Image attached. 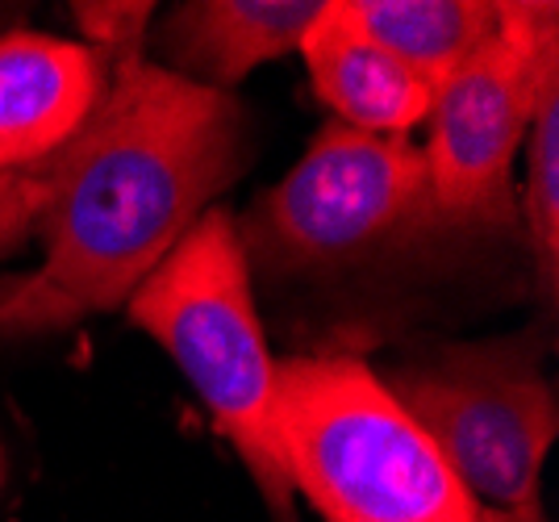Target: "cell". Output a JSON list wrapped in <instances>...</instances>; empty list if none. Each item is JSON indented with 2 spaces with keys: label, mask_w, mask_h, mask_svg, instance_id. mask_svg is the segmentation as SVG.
Listing matches in <instances>:
<instances>
[{
  "label": "cell",
  "mask_w": 559,
  "mask_h": 522,
  "mask_svg": "<svg viewBox=\"0 0 559 522\" xmlns=\"http://www.w3.org/2000/svg\"><path fill=\"white\" fill-rule=\"evenodd\" d=\"M63 151L34 164L43 260L0 285V334H50L126 309L247 167L242 105L130 50Z\"/></svg>",
  "instance_id": "6da1fadb"
},
{
  "label": "cell",
  "mask_w": 559,
  "mask_h": 522,
  "mask_svg": "<svg viewBox=\"0 0 559 522\" xmlns=\"http://www.w3.org/2000/svg\"><path fill=\"white\" fill-rule=\"evenodd\" d=\"M559 84V4L510 0L501 34L435 88L421 146L447 230L513 222V159L543 93Z\"/></svg>",
  "instance_id": "8992f818"
},
{
  "label": "cell",
  "mask_w": 559,
  "mask_h": 522,
  "mask_svg": "<svg viewBox=\"0 0 559 522\" xmlns=\"http://www.w3.org/2000/svg\"><path fill=\"white\" fill-rule=\"evenodd\" d=\"M238 451L263 501L293 522V485L276 430V359L255 313V285L226 210H205L126 301Z\"/></svg>",
  "instance_id": "3957f363"
},
{
  "label": "cell",
  "mask_w": 559,
  "mask_h": 522,
  "mask_svg": "<svg viewBox=\"0 0 559 522\" xmlns=\"http://www.w3.org/2000/svg\"><path fill=\"white\" fill-rule=\"evenodd\" d=\"M447 230L421 146L326 121L301 164L234 217L251 281L334 276Z\"/></svg>",
  "instance_id": "277c9868"
},
{
  "label": "cell",
  "mask_w": 559,
  "mask_h": 522,
  "mask_svg": "<svg viewBox=\"0 0 559 522\" xmlns=\"http://www.w3.org/2000/svg\"><path fill=\"white\" fill-rule=\"evenodd\" d=\"M326 0H188L159 29V68L230 93L247 75L301 50Z\"/></svg>",
  "instance_id": "ba28073f"
},
{
  "label": "cell",
  "mask_w": 559,
  "mask_h": 522,
  "mask_svg": "<svg viewBox=\"0 0 559 522\" xmlns=\"http://www.w3.org/2000/svg\"><path fill=\"white\" fill-rule=\"evenodd\" d=\"M276 430L288 485L322 522H485L364 359H276Z\"/></svg>",
  "instance_id": "7a4b0ae2"
},
{
  "label": "cell",
  "mask_w": 559,
  "mask_h": 522,
  "mask_svg": "<svg viewBox=\"0 0 559 522\" xmlns=\"http://www.w3.org/2000/svg\"><path fill=\"white\" fill-rule=\"evenodd\" d=\"M71 13L84 25V47L100 63H114L130 50H142V29L155 4H71Z\"/></svg>",
  "instance_id": "7c38bea8"
},
{
  "label": "cell",
  "mask_w": 559,
  "mask_h": 522,
  "mask_svg": "<svg viewBox=\"0 0 559 522\" xmlns=\"http://www.w3.org/2000/svg\"><path fill=\"white\" fill-rule=\"evenodd\" d=\"M485 522H543L538 485L559 435L551 377L531 339L443 343L384 372Z\"/></svg>",
  "instance_id": "5b68a950"
},
{
  "label": "cell",
  "mask_w": 559,
  "mask_h": 522,
  "mask_svg": "<svg viewBox=\"0 0 559 522\" xmlns=\"http://www.w3.org/2000/svg\"><path fill=\"white\" fill-rule=\"evenodd\" d=\"M4 476H9V460H4V443H0V494H4Z\"/></svg>",
  "instance_id": "5bb4252c"
},
{
  "label": "cell",
  "mask_w": 559,
  "mask_h": 522,
  "mask_svg": "<svg viewBox=\"0 0 559 522\" xmlns=\"http://www.w3.org/2000/svg\"><path fill=\"white\" fill-rule=\"evenodd\" d=\"M34 214H38L34 167L0 176V256L13 251L25 235H34Z\"/></svg>",
  "instance_id": "4fadbf2b"
},
{
  "label": "cell",
  "mask_w": 559,
  "mask_h": 522,
  "mask_svg": "<svg viewBox=\"0 0 559 522\" xmlns=\"http://www.w3.org/2000/svg\"><path fill=\"white\" fill-rule=\"evenodd\" d=\"M510 0H343V13L430 88L492 43Z\"/></svg>",
  "instance_id": "30bf717a"
},
{
  "label": "cell",
  "mask_w": 559,
  "mask_h": 522,
  "mask_svg": "<svg viewBox=\"0 0 559 522\" xmlns=\"http://www.w3.org/2000/svg\"><path fill=\"white\" fill-rule=\"evenodd\" d=\"M301 55L313 96L338 126L405 139V130L430 118L435 88L350 22L343 0H326L322 17L305 34Z\"/></svg>",
  "instance_id": "9c48e42d"
},
{
  "label": "cell",
  "mask_w": 559,
  "mask_h": 522,
  "mask_svg": "<svg viewBox=\"0 0 559 522\" xmlns=\"http://www.w3.org/2000/svg\"><path fill=\"white\" fill-rule=\"evenodd\" d=\"M109 68L75 38L0 34V176L43 164L88 126Z\"/></svg>",
  "instance_id": "52a82bcc"
},
{
  "label": "cell",
  "mask_w": 559,
  "mask_h": 522,
  "mask_svg": "<svg viewBox=\"0 0 559 522\" xmlns=\"http://www.w3.org/2000/svg\"><path fill=\"white\" fill-rule=\"evenodd\" d=\"M526 180H522V226L547 306L559 288V84H551L526 130Z\"/></svg>",
  "instance_id": "8fae6325"
}]
</instances>
